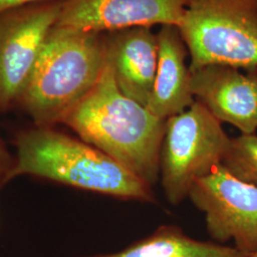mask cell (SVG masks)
Returning a JSON list of instances; mask_svg holds the SVG:
<instances>
[{
  "label": "cell",
  "instance_id": "9c48e42d",
  "mask_svg": "<svg viewBox=\"0 0 257 257\" xmlns=\"http://www.w3.org/2000/svg\"><path fill=\"white\" fill-rule=\"evenodd\" d=\"M241 70L207 65L190 71L191 89L194 99L221 123L252 135L257 130V68Z\"/></svg>",
  "mask_w": 257,
  "mask_h": 257
},
{
  "label": "cell",
  "instance_id": "7c38bea8",
  "mask_svg": "<svg viewBox=\"0 0 257 257\" xmlns=\"http://www.w3.org/2000/svg\"><path fill=\"white\" fill-rule=\"evenodd\" d=\"M234 246L192 238L179 227L164 225L113 253L88 257H248Z\"/></svg>",
  "mask_w": 257,
  "mask_h": 257
},
{
  "label": "cell",
  "instance_id": "8992f818",
  "mask_svg": "<svg viewBox=\"0 0 257 257\" xmlns=\"http://www.w3.org/2000/svg\"><path fill=\"white\" fill-rule=\"evenodd\" d=\"M64 0H50L0 14V110L20 102Z\"/></svg>",
  "mask_w": 257,
  "mask_h": 257
},
{
  "label": "cell",
  "instance_id": "9a60e30c",
  "mask_svg": "<svg viewBox=\"0 0 257 257\" xmlns=\"http://www.w3.org/2000/svg\"><path fill=\"white\" fill-rule=\"evenodd\" d=\"M6 154L4 152V148L1 144V141H0V174L2 173L3 169H5V165H6Z\"/></svg>",
  "mask_w": 257,
  "mask_h": 257
},
{
  "label": "cell",
  "instance_id": "2e32d148",
  "mask_svg": "<svg viewBox=\"0 0 257 257\" xmlns=\"http://www.w3.org/2000/svg\"><path fill=\"white\" fill-rule=\"evenodd\" d=\"M248 257H257V250H255L252 254H250Z\"/></svg>",
  "mask_w": 257,
  "mask_h": 257
},
{
  "label": "cell",
  "instance_id": "277c9868",
  "mask_svg": "<svg viewBox=\"0 0 257 257\" xmlns=\"http://www.w3.org/2000/svg\"><path fill=\"white\" fill-rule=\"evenodd\" d=\"M177 28L190 71L207 65L257 68V0H187Z\"/></svg>",
  "mask_w": 257,
  "mask_h": 257
},
{
  "label": "cell",
  "instance_id": "30bf717a",
  "mask_svg": "<svg viewBox=\"0 0 257 257\" xmlns=\"http://www.w3.org/2000/svg\"><path fill=\"white\" fill-rule=\"evenodd\" d=\"M151 27L105 33L106 58L117 86L128 97L147 107L158 63L157 34Z\"/></svg>",
  "mask_w": 257,
  "mask_h": 257
},
{
  "label": "cell",
  "instance_id": "5b68a950",
  "mask_svg": "<svg viewBox=\"0 0 257 257\" xmlns=\"http://www.w3.org/2000/svg\"><path fill=\"white\" fill-rule=\"evenodd\" d=\"M230 138L201 103L166 119L159 160V177L166 198L178 205L193 184L223 161Z\"/></svg>",
  "mask_w": 257,
  "mask_h": 257
},
{
  "label": "cell",
  "instance_id": "52a82bcc",
  "mask_svg": "<svg viewBox=\"0 0 257 257\" xmlns=\"http://www.w3.org/2000/svg\"><path fill=\"white\" fill-rule=\"evenodd\" d=\"M188 197L204 213L207 231L214 242L232 241L248 255L257 250V187L219 164L194 182Z\"/></svg>",
  "mask_w": 257,
  "mask_h": 257
},
{
  "label": "cell",
  "instance_id": "8fae6325",
  "mask_svg": "<svg viewBox=\"0 0 257 257\" xmlns=\"http://www.w3.org/2000/svg\"><path fill=\"white\" fill-rule=\"evenodd\" d=\"M158 63L148 110L156 117L168 119L195 101L191 89V72L186 64L188 49L179 29L163 25L157 33Z\"/></svg>",
  "mask_w": 257,
  "mask_h": 257
},
{
  "label": "cell",
  "instance_id": "ba28073f",
  "mask_svg": "<svg viewBox=\"0 0 257 257\" xmlns=\"http://www.w3.org/2000/svg\"><path fill=\"white\" fill-rule=\"evenodd\" d=\"M187 0H64L56 25L110 33L132 27L174 25L183 19Z\"/></svg>",
  "mask_w": 257,
  "mask_h": 257
},
{
  "label": "cell",
  "instance_id": "6da1fadb",
  "mask_svg": "<svg viewBox=\"0 0 257 257\" xmlns=\"http://www.w3.org/2000/svg\"><path fill=\"white\" fill-rule=\"evenodd\" d=\"M62 123L150 187L158 181L166 120L121 92L108 62Z\"/></svg>",
  "mask_w": 257,
  "mask_h": 257
},
{
  "label": "cell",
  "instance_id": "5bb4252c",
  "mask_svg": "<svg viewBox=\"0 0 257 257\" xmlns=\"http://www.w3.org/2000/svg\"><path fill=\"white\" fill-rule=\"evenodd\" d=\"M50 0H0V14L8 10L16 9L19 7L41 3Z\"/></svg>",
  "mask_w": 257,
  "mask_h": 257
},
{
  "label": "cell",
  "instance_id": "4fadbf2b",
  "mask_svg": "<svg viewBox=\"0 0 257 257\" xmlns=\"http://www.w3.org/2000/svg\"><path fill=\"white\" fill-rule=\"evenodd\" d=\"M240 180L257 187V136L230 138V146L221 163Z\"/></svg>",
  "mask_w": 257,
  "mask_h": 257
},
{
  "label": "cell",
  "instance_id": "7a4b0ae2",
  "mask_svg": "<svg viewBox=\"0 0 257 257\" xmlns=\"http://www.w3.org/2000/svg\"><path fill=\"white\" fill-rule=\"evenodd\" d=\"M5 180L30 175L125 200L154 202L153 188L92 145L49 126L22 132Z\"/></svg>",
  "mask_w": 257,
  "mask_h": 257
},
{
  "label": "cell",
  "instance_id": "3957f363",
  "mask_svg": "<svg viewBox=\"0 0 257 257\" xmlns=\"http://www.w3.org/2000/svg\"><path fill=\"white\" fill-rule=\"evenodd\" d=\"M105 33L55 25L19 104L37 126L62 123L106 67Z\"/></svg>",
  "mask_w": 257,
  "mask_h": 257
}]
</instances>
